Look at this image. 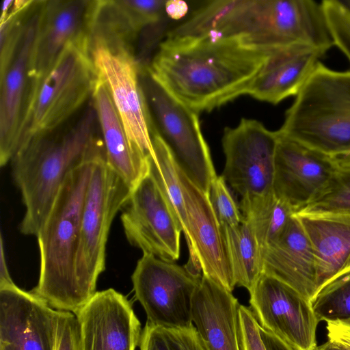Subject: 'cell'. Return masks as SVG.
Here are the masks:
<instances>
[{"instance_id": "1", "label": "cell", "mask_w": 350, "mask_h": 350, "mask_svg": "<svg viewBox=\"0 0 350 350\" xmlns=\"http://www.w3.org/2000/svg\"><path fill=\"white\" fill-rule=\"evenodd\" d=\"M271 53L234 39L167 35L144 66L169 92L199 113L247 94Z\"/></svg>"}, {"instance_id": "19", "label": "cell", "mask_w": 350, "mask_h": 350, "mask_svg": "<svg viewBox=\"0 0 350 350\" xmlns=\"http://www.w3.org/2000/svg\"><path fill=\"white\" fill-rule=\"evenodd\" d=\"M94 1H42L38 29L29 64L30 80L42 77L69 43L89 35Z\"/></svg>"}, {"instance_id": "11", "label": "cell", "mask_w": 350, "mask_h": 350, "mask_svg": "<svg viewBox=\"0 0 350 350\" xmlns=\"http://www.w3.org/2000/svg\"><path fill=\"white\" fill-rule=\"evenodd\" d=\"M277 131L256 120L243 118L224 129L222 147L226 163L221 176L241 198L273 192Z\"/></svg>"}, {"instance_id": "14", "label": "cell", "mask_w": 350, "mask_h": 350, "mask_svg": "<svg viewBox=\"0 0 350 350\" xmlns=\"http://www.w3.org/2000/svg\"><path fill=\"white\" fill-rule=\"evenodd\" d=\"M187 213L189 259L185 267L204 275L230 292L234 288L232 269L220 224L208 196L179 168Z\"/></svg>"}, {"instance_id": "31", "label": "cell", "mask_w": 350, "mask_h": 350, "mask_svg": "<svg viewBox=\"0 0 350 350\" xmlns=\"http://www.w3.org/2000/svg\"><path fill=\"white\" fill-rule=\"evenodd\" d=\"M321 3L334 44L350 62V10L343 0H323Z\"/></svg>"}, {"instance_id": "28", "label": "cell", "mask_w": 350, "mask_h": 350, "mask_svg": "<svg viewBox=\"0 0 350 350\" xmlns=\"http://www.w3.org/2000/svg\"><path fill=\"white\" fill-rule=\"evenodd\" d=\"M310 303L319 322L350 325V272L322 288Z\"/></svg>"}, {"instance_id": "15", "label": "cell", "mask_w": 350, "mask_h": 350, "mask_svg": "<svg viewBox=\"0 0 350 350\" xmlns=\"http://www.w3.org/2000/svg\"><path fill=\"white\" fill-rule=\"evenodd\" d=\"M277 133L273 191L296 214L324 192L336 165L330 157Z\"/></svg>"}, {"instance_id": "9", "label": "cell", "mask_w": 350, "mask_h": 350, "mask_svg": "<svg viewBox=\"0 0 350 350\" xmlns=\"http://www.w3.org/2000/svg\"><path fill=\"white\" fill-rule=\"evenodd\" d=\"M90 53L97 76L109 91L129 142L150 156L153 125L141 83V65L132 47L91 43Z\"/></svg>"}, {"instance_id": "16", "label": "cell", "mask_w": 350, "mask_h": 350, "mask_svg": "<svg viewBox=\"0 0 350 350\" xmlns=\"http://www.w3.org/2000/svg\"><path fill=\"white\" fill-rule=\"evenodd\" d=\"M57 310L13 282L0 284V350H55Z\"/></svg>"}, {"instance_id": "38", "label": "cell", "mask_w": 350, "mask_h": 350, "mask_svg": "<svg viewBox=\"0 0 350 350\" xmlns=\"http://www.w3.org/2000/svg\"><path fill=\"white\" fill-rule=\"evenodd\" d=\"M188 12V5L180 0L166 1L165 12L167 16L174 20L183 18Z\"/></svg>"}, {"instance_id": "5", "label": "cell", "mask_w": 350, "mask_h": 350, "mask_svg": "<svg viewBox=\"0 0 350 350\" xmlns=\"http://www.w3.org/2000/svg\"><path fill=\"white\" fill-rule=\"evenodd\" d=\"M278 132L330 157L350 152V71L319 62Z\"/></svg>"}, {"instance_id": "23", "label": "cell", "mask_w": 350, "mask_h": 350, "mask_svg": "<svg viewBox=\"0 0 350 350\" xmlns=\"http://www.w3.org/2000/svg\"><path fill=\"white\" fill-rule=\"evenodd\" d=\"M324 55L302 46L272 52L253 81L247 95L272 104L297 96Z\"/></svg>"}, {"instance_id": "7", "label": "cell", "mask_w": 350, "mask_h": 350, "mask_svg": "<svg viewBox=\"0 0 350 350\" xmlns=\"http://www.w3.org/2000/svg\"><path fill=\"white\" fill-rule=\"evenodd\" d=\"M131 192L105 155L95 159L84 198L76 259L77 284L83 306L97 292L98 278L105 268L111 223Z\"/></svg>"}, {"instance_id": "41", "label": "cell", "mask_w": 350, "mask_h": 350, "mask_svg": "<svg viewBox=\"0 0 350 350\" xmlns=\"http://www.w3.org/2000/svg\"><path fill=\"white\" fill-rule=\"evenodd\" d=\"M331 158L337 165L350 163V152Z\"/></svg>"}, {"instance_id": "37", "label": "cell", "mask_w": 350, "mask_h": 350, "mask_svg": "<svg viewBox=\"0 0 350 350\" xmlns=\"http://www.w3.org/2000/svg\"><path fill=\"white\" fill-rule=\"evenodd\" d=\"M259 329L267 350H298L260 326Z\"/></svg>"}, {"instance_id": "21", "label": "cell", "mask_w": 350, "mask_h": 350, "mask_svg": "<svg viewBox=\"0 0 350 350\" xmlns=\"http://www.w3.org/2000/svg\"><path fill=\"white\" fill-rule=\"evenodd\" d=\"M238 299L202 275L192 303V321L207 350H240Z\"/></svg>"}, {"instance_id": "4", "label": "cell", "mask_w": 350, "mask_h": 350, "mask_svg": "<svg viewBox=\"0 0 350 350\" xmlns=\"http://www.w3.org/2000/svg\"><path fill=\"white\" fill-rule=\"evenodd\" d=\"M99 157L68 174L36 236L40 268L32 292L57 310L75 314L83 307L77 284L76 259L85 195L93 163Z\"/></svg>"}, {"instance_id": "26", "label": "cell", "mask_w": 350, "mask_h": 350, "mask_svg": "<svg viewBox=\"0 0 350 350\" xmlns=\"http://www.w3.org/2000/svg\"><path fill=\"white\" fill-rule=\"evenodd\" d=\"M239 206L252 228L262 253L280 237L295 215L291 207L273 192L241 198Z\"/></svg>"}, {"instance_id": "34", "label": "cell", "mask_w": 350, "mask_h": 350, "mask_svg": "<svg viewBox=\"0 0 350 350\" xmlns=\"http://www.w3.org/2000/svg\"><path fill=\"white\" fill-rule=\"evenodd\" d=\"M259 327L252 311L240 304L238 315L240 350H267L260 336Z\"/></svg>"}, {"instance_id": "29", "label": "cell", "mask_w": 350, "mask_h": 350, "mask_svg": "<svg viewBox=\"0 0 350 350\" xmlns=\"http://www.w3.org/2000/svg\"><path fill=\"white\" fill-rule=\"evenodd\" d=\"M139 345V350H207L193 324L167 327L146 322Z\"/></svg>"}, {"instance_id": "30", "label": "cell", "mask_w": 350, "mask_h": 350, "mask_svg": "<svg viewBox=\"0 0 350 350\" xmlns=\"http://www.w3.org/2000/svg\"><path fill=\"white\" fill-rule=\"evenodd\" d=\"M336 165L324 192L297 213L350 215V163Z\"/></svg>"}, {"instance_id": "2", "label": "cell", "mask_w": 350, "mask_h": 350, "mask_svg": "<svg viewBox=\"0 0 350 350\" xmlns=\"http://www.w3.org/2000/svg\"><path fill=\"white\" fill-rule=\"evenodd\" d=\"M167 35L234 39L271 52L302 46L325 54L334 45L321 3L312 0L208 1Z\"/></svg>"}, {"instance_id": "18", "label": "cell", "mask_w": 350, "mask_h": 350, "mask_svg": "<svg viewBox=\"0 0 350 350\" xmlns=\"http://www.w3.org/2000/svg\"><path fill=\"white\" fill-rule=\"evenodd\" d=\"M41 1L29 15L19 46L0 75V165L11 161L19 147L20 129L29 87V69L40 20Z\"/></svg>"}, {"instance_id": "32", "label": "cell", "mask_w": 350, "mask_h": 350, "mask_svg": "<svg viewBox=\"0 0 350 350\" xmlns=\"http://www.w3.org/2000/svg\"><path fill=\"white\" fill-rule=\"evenodd\" d=\"M131 27L138 34L159 23L165 12L166 1L116 0Z\"/></svg>"}, {"instance_id": "24", "label": "cell", "mask_w": 350, "mask_h": 350, "mask_svg": "<svg viewBox=\"0 0 350 350\" xmlns=\"http://www.w3.org/2000/svg\"><path fill=\"white\" fill-rule=\"evenodd\" d=\"M92 97L106 161L133 191L149 172L150 156L129 142L109 91L98 77Z\"/></svg>"}, {"instance_id": "42", "label": "cell", "mask_w": 350, "mask_h": 350, "mask_svg": "<svg viewBox=\"0 0 350 350\" xmlns=\"http://www.w3.org/2000/svg\"><path fill=\"white\" fill-rule=\"evenodd\" d=\"M345 4L347 5V7L350 10V0H343Z\"/></svg>"}, {"instance_id": "40", "label": "cell", "mask_w": 350, "mask_h": 350, "mask_svg": "<svg viewBox=\"0 0 350 350\" xmlns=\"http://www.w3.org/2000/svg\"><path fill=\"white\" fill-rule=\"evenodd\" d=\"M314 350H350V346L338 341L328 340L323 344L317 345Z\"/></svg>"}, {"instance_id": "13", "label": "cell", "mask_w": 350, "mask_h": 350, "mask_svg": "<svg viewBox=\"0 0 350 350\" xmlns=\"http://www.w3.org/2000/svg\"><path fill=\"white\" fill-rule=\"evenodd\" d=\"M260 326L298 350H314L319 321L311 303L296 290L262 273L249 292Z\"/></svg>"}, {"instance_id": "36", "label": "cell", "mask_w": 350, "mask_h": 350, "mask_svg": "<svg viewBox=\"0 0 350 350\" xmlns=\"http://www.w3.org/2000/svg\"><path fill=\"white\" fill-rule=\"evenodd\" d=\"M328 340L338 341L350 346V325L338 322H327Z\"/></svg>"}, {"instance_id": "3", "label": "cell", "mask_w": 350, "mask_h": 350, "mask_svg": "<svg viewBox=\"0 0 350 350\" xmlns=\"http://www.w3.org/2000/svg\"><path fill=\"white\" fill-rule=\"evenodd\" d=\"M96 120L94 107H89L71 129L28 139L12 159L13 178L25 207L22 234L37 235L73 169L105 155L103 139L95 134Z\"/></svg>"}, {"instance_id": "35", "label": "cell", "mask_w": 350, "mask_h": 350, "mask_svg": "<svg viewBox=\"0 0 350 350\" xmlns=\"http://www.w3.org/2000/svg\"><path fill=\"white\" fill-rule=\"evenodd\" d=\"M55 350H80V329L75 314L57 310Z\"/></svg>"}, {"instance_id": "17", "label": "cell", "mask_w": 350, "mask_h": 350, "mask_svg": "<svg viewBox=\"0 0 350 350\" xmlns=\"http://www.w3.org/2000/svg\"><path fill=\"white\" fill-rule=\"evenodd\" d=\"M75 315L80 350H135L141 323L127 298L113 288L97 291Z\"/></svg>"}, {"instance_id": "6", "label": "cell", "mask_w": 350, "mask_h": 350, "mask_svg": "<svg viewBox=\"0 0 350 350\" xmlns=\"http://www.w3.org/2000/svg\"><path fill=\"white\" fill-rule=\"evenodd\" d=\"M97 80L90 36L84 35L69 43L42 77L30 80L18 148L55 132L92 96Z\"/></svg>"}, {"instance_id": "20", "label": "cell", "mask_w": 350, "mask_h": 350, "mask_svg": "<svg viewBox=\"0 0 350 350\" xmlns=\"http://www.w3.org/2000/svg\"><path fill=\"white\" fill-rule=\"evenodd\" d=\"M263 273L288 284L310 302L317 293V267L311 243L294 215L287 228L262 253Z\"/></svg>"}, {"instance_id": "8", "label": "cell", "mask_w": 350, "mask_h": 350, "mask_svg": "<svg viewBox=\"0 0 350 350\" xmlns=\"http://www.w3.org/2000/svg\"><path fill=\"white\" fill-rule=\"evenodd\" d=\"M141 83L154 129L183 173L208 195L216 174L198 113L185 105L141 68Z\"/></svg>"}, {"instance_id": "25", "label": "cell", "mask_w": 350, "mask_h": 350, "mask_svg": "<svg viewBox=\"0 0 350 350\" xmlns=\"http://www.w3.org/2000/svg\"><path fill=\"white\" fill-rule=\"evenodd\" d=\"M235 286L249 292L263 273L262 251L243 218L235 227H221Z\"/></svg>"}, {"instance_id": "10", "label": "cell", "mask_w": 350, "mask_h": 350, "mask_svg": "<svg viewBox=\"0 0 350 350\" xmlns=\"http://www.w3.org/2000/svg\"><path fill=\"white\" fill-rule=\"evenodd\" d=\"M202 275L193 274L174 261L143 253L131 280L147 322L167 327L193 325V299Z\"/></svg>"}, {"instance_id": "12", "label": "cell", "mask_w": 350, "mask_h": 350, "mask_svg": "<svg viewBox=\"0 0 350 350\" xmlns=\"http://www.w3.org/2000/svg\"><path fill=\"white\" fill-rule=\"evenodd\" d=\"M123 209L121 221L132 245L163 260L179 258L181 226L150 172L133 189Z\"/></svg>"}, {"instance_id": "39", "label": "cell", "mask_w": 350, "mask_h": 350, "mask_svg": "<svg viewBox=\"0 0 350 350\" xmlns=\"http://www.w3.org/2000/svg\"><path fill=\"white\" fill-rule=\"evenodd\" d=\"M12 280L10 275L5 256L4 254L3 239L1 237V270H0V284L12 282Z\"/></svg>"}, {"instance_id": "27", "label": "cell", "mask_w": 350, "mask_h": 350, "mask_svg": "<svg viewBox=\"0 0 350 350\" xmlns=\"http://www.w3.org/2000/svg\"><path fill=\"white\" fill-rule=\"evenodd\" d=\"M152 152L149 157V172L154 176L170 202L181 226L186 242L188 224L179 167L168 147L154 129L152 131Z\"/></svg>"}, {"instance_id": "33", "label": "cell", "mask_w": 350, "mask_h": 350, "mask_svg": "<svg viewBox=\"0 0 350 350\" xmlns=\"http://www.w3.org/2000/svg\"><path fill=\"white\" fill-rule=\"evenodd\" d=\"M208 199L221 227H235L243 220V216L221 176L211 182Z\"/></svg>"}, {"instance_id": "22", "label": "cell", "mask_w": 350, "mask_h": 350, "mask_svg": "<svg viewBox=\"0 0 350 350\" xmlns=\"http://www.w3.org/2000/svg\"><path fill=\"white\" fill-rule=\"evenodd\" d=\"M295 215L314 252L318 293L332 282L350 272V215L296 213Z\"/></svg>"}]
</instances>
